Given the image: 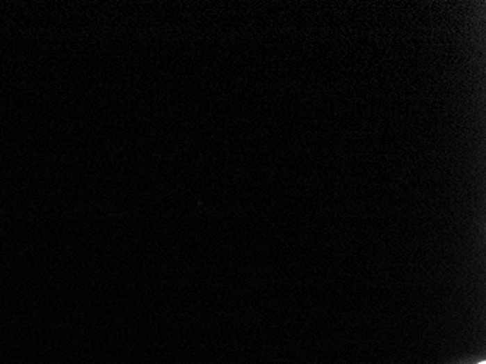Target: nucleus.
<instances>
[{
  "instance_id": "f257e3e1",
  "label": "nucleus",
  "mask_w": 486,
  "mask_h": 364,
  "mask_svg": "<svg viewBox=\"0 0 486 364\" xmlns=\"http://www.w3.org/2000/svg\"><path fill=\"white\" fill-rule=\"evenodd\" d=\"M479 364H486V363H485V361H482V363H479Z\"/></svg>"
}]
</instances>
